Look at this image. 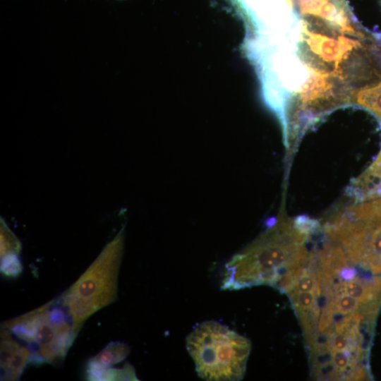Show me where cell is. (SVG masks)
Wrapping results in <instances>:
<instances>
[{
    "mask_svg": "<svg viewBox=\"0 0 381 381\" xmlns=\"http://www.w3.org/2000/svg\"><path fill=\"white\" fill-rule=\"evenodd\" d=\"M320 224L306 217L281 215L225 265L221 288L238 290L269 285L285 294L307 262L310 238Z\"/></svg>",
    "mask_w": 381,
    "mask_h": 381,
    "instance_id": "6da1fadb",
    "label": "cell"
},
{
    "mask_svg": "<svg viewBox=\"0 0 381 381\" xmlns=\"http://www.w3.org/2000/svg\"><path fill=\"white\" fill-rule=\"evenodd\" d=\"M186 349L202 380L238 381L245 375L251 343L227 326L208 320L187 336Z\"/></svg>",
    "mask_w": 381,
    "mask_h": 381,
    "instance_id": "7a4b0ae2",
    "label": "cell"
},
{
    "mask_svg": "<svg viewBox=\"0 0 381 381\" xmlns=\"http://www.w3.org/2000/svg\"><path fill=\"white\" fill-rule=\"evenodd\" d=\"M321 229L325 238L342 248L352 263L381 275V196L345 207L325 221Z\"/></svg>",
    "mask_w": 381,
    "mask_h": 381,
    "instance_id": "3957f363",
    "label": "cell"
},
{
    "mask_svg": "<svg viewBox=\"0 0 381 381\" xmlns=\"http://www.w3.org/2000/svg\"><path fill=\"white\" fill-rule=\"evenodd\" d=\"M53 303L54 300L2 324L3 328L28 344L32 352L30 364L59 365L76 337L66 311Z\"/></svg>",
    "mask_w": 381,
    "mask_h": 381,
    "instance_id": "277c9868",
    "label": "cell"
},
{
    "mask_svg": "<svg viewBox=\"0 0 381 381\" xmlns=\"http://www.w3.org/2000/svg\"><path fill=\"white\" fill-rule=\"evenodd\" d=\"M119 267L118 255H103L58 300L69 316L75 336L87 318L116 300Z\"/></svg>",
    "mask_w": 381,
    "mask_h": 381,
    "instance_id": "5b68a950",
    "label": "cell"
},
{
    "mask_svg": "<svg viewBox=\"0 0 381 381\" xmlns=\"http://www.w3.org/2000/svg\"><path fill=\"white\" fill-rule=\"evenodd\" d=\"M301 32L310 51L322 61L332 64L334 70L332 73L335 77L342 78V72L339 68V65L344 59L347 58L351 52L361 47L360 42L344 36L334 39L320 33L311 32L308 29L306 22L302 25Z\"/></svg>",
    "mask_w": 381,
    "mask_h": 381,
    "instance_id": "8992f818",
    "label": "cell"
},
{
    "mask_svg": "<svg viewBox=\"0 0 381 381\" xmlns=\"http://www.w3.org/2000/svg\"><path fill=\"white\" fill-rule=\"evenodd\" d=\"M6 328L1 329V380H17L30 363L32 352L16 341Z\"/></svg>",
    "mask_w": 381,
    "mask_h": 381,
    "instance_id": "52a82bcc",
    "label": "cell"
},
{
    "mask_svg": "<svg viewBox=\"0 0 381 381\" xmlns=\"http://www.w3.org/2000/svg\"><path fill=\"white\" fill-rule=\"evenodd\" d=\"M313 75L304 84L298 93L299 104L302 109L315 107L332 97L333 83L331 73L311 70Z\"/></svg>",
    "mask_w": 381,
    "mask_h": 381,
    "instance_id": "ba28073f",
    "label": "cell"
},
{
    "mask_svg": "<svg viewBox=\"0 0 381 381\" xmlns=\"http://www.w3.org/2000/svg\"><path fill=\"white\" fill-rule=\"evenodd\" d=\"M350 188L358 201L381 195V150L367 169L353 181Z\"/></svg>",
    "mask_w": 381,
    "mask_h": 381,
    "instance_id": "9c48e42d",
    "label": "cell"
},
{
    "mask_svg": "<svg viewBox=\"0 0 381 381\" xmlns=\"http://www.w3.org/2000/svg\"><path fill=\"white\" fill-rule=\"evenodd\" d=\"M129 353L130 347L126 344L121 341L111 342L89 360L86 373L111 368L124 360Z\"/></svg>",
    "mask_w": 381,
    "mask_h": 381,
    "instance_id": "30bf717a",
    "label": "cell"
},
{
    "mask_svg": "<svg viewBox=\"0 0 381 381\" xmlns=\"http://www.w3.org/2000/svg\"><path fill=\"white\" fill-rule=\"evenodd\" d=\"M353 99L356 104L373 112L381 121V83L358 90Z\"/></svg>",
    "mask_w": 381,
    "mask_h": 381,
    "instance_id": "8fae6325",
    "label": "cell"
},
{
    "mask_svg": "<svg viewBox=\"0 0 381 381\" xmlns=\"http://www.w3.org/2000/svg\"><path fill=\"white\" fill-rule=\"evenodd\" d=\"M86 374L88 380H138L134 368L128 363L122 368L111 367Z\"/></svg>",
    "mask_w": 381,
    "mask_h": 381,
    "instance_id": "7c38bea8",
    "label": "cell"
},
{
    "mask_svg": "<svg viewBox=\"0 0 381 381\" xmlns=\"http://www.w3.org/2000/svg\"><path fill=\"white\" fill-rule=\"evenodd\" d=\"M1 272L8 277H18L22 272V265L15 254H8L1 261Z\"/></svg>",
    "mask_w": 381,
    "mask_h": 381,
    "instance_id": "4fadbf2b",
    "label": "cell"
}]
</instances>
